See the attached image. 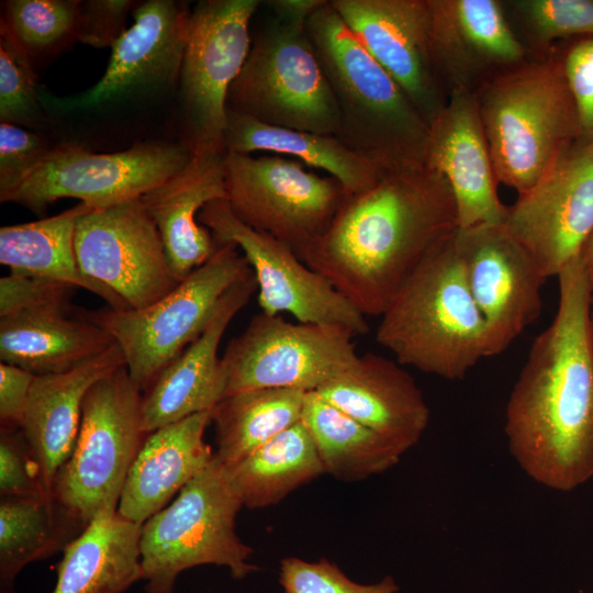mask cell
<instances>
[{
  "label": "cell",
  "mask_w": 593,
  "mask_h": 593,
  "mask_svg": "<svg viewBox=\"0 0 593 593\" xmlns=\"http://www.w3.org/2000/svg\"><path fill=\"white\" fill-rule=\"evenodd\" d=\"M557 278V313L534 339L513 385L504 434L529 479L570 492L593 478V283L582 256Z\"/></svg>",
  "instance_id": "obj_1"
},
{
  "label": "cell",
  "mask_w": 593,
  "mask_h": 593,
  "mask_svg": "<svg viewBox=\"0 0 593 593\" xmlns=\"http://www.w3.org/2000/svg\"><path fill=\"white\" fill-rule=\"evenodd\" d=\"M459 228L451 189L422 165L383 170L346 194L326 233L301 256L365 316H381L421 261Z\"/></svg>",
  "instance_id": "obj_2"
},
{
  "label": "cell",
  "mask_w": 593,
  "mask_h": 593,
  "mask_svg": "<svg viewBox=\"0 0 593 593\" xmlns=\"http://www.w3.org/2000/svg\"><path fill=\"white\" fill-rule=\"evenodd\" d=\"M306 29L339 110L336 137L382 169L425 165L428 123L329 0Z\"/></svg>",
  "instance_id": "obj_3"
},
{
  "label": "cell",
  "mask_w": 593,
  "mask_h": 593,
  "mask_svg": "<svg viewBox=\"0 0 593 593\" xmlns=\"http://www.w3.org/2000/svg\"><path fill=\"white\" fill-rule=\"evenodd\" d=\"M455 234L409 276L376 331L377 343L400 365L451 381L462 380L486 358L485 322L469 289Z\"/></svg>",
  "instance_id": "obj_4"
},
{
  "label": "cell",
  "mask_w": 593,
  "mask_h": 593,
  "mask_svg": "<svg viewBox=\"0 0 593 593\" xmlns=\"http://www.w3.org/2000/svg\"><path fill=\"white\" fill-rule=\"evenodd\" d=\"M473 93L496 179L518 194L581 137L561 58L552 53L488 79Z\"/></svg>",
  "instance_id": "obj_5"
},
{
  "label": "cell",
  "mask_w": 593,
  "mask_h": 593,
  "mask_svg": "<svg viewBox=\"0 0 593 593\" xmlns=\"http://www.w3.org/2000/svg\"><path fill=\"white\" fill-rule=\"evenodd\" d=\"M243 507L226 467L215 457L167 506L142 526L141 553L147 593H174L187 569L226 567L233 579L256 572L254 550L238 537L236 516Z\"/></svg>",
  "instance_id": "obj_6"
},
{
  "label": "cell",
  "mask_w": 593,
  "mask_h": 593,
  "mask_svg": "<svg viewBox=\"0 0 593 593\" xmlns=\"http://www.w3.org/2000/svg\"><path fill=\"white\" fill-rule=\"evenodd\" d=\"M306 22L272 12L251 40L226 109L269 125L337 135L339 110Z\"/></svg>",
  "instance_id": "obj_7"
},
{
  "label": "cell",
  "mask_w": 593,
  "mask_h": 593,
  "mask_svg": "<svg viewBox=\"0 0 593 593\" xmlns=\"http://www.w3.org/2000/svg\"><path fill=\"white\" fill-rule=\"evenodd\" d=\"M253 272L240 249L219 244L213 256L156 302L141 309L81 310L121 348L125 367L144 392L204 329L223 294Z\"/></svg>",
  "instance_id": "obj_8"
},
{
  "label": "cell",
  "mask_w": 593,
  "mask_h": 593,
  "mask_svg": "<svg viewBox=\"0 0 593 593\" xmlns=\"http://www.w3.org/2000/svg\"><path fill=\"white\" fill-rule=\"evenodd\" d=\"M142 392L124 366L87 392L77 439L58 470L53 495L86 524L116 511L130 468L147 434L142 428Z\"/></svg>",
  "instance_id": "obj_9"
},
{
  "label": "cell",
  "mask_w": 593,
  "mask_h": 593,
  "mask_svg": "<svg viewBox=\"0 0 593 593\" xmlns=\"http://www.w3.org/2000/svg\"><path fill=\"white\" fill-rule=\"evenodd\" d=\"M224 182L234 214L291 247L300 259L326 233L347 194L335 178L279 155L226 153Z\"/></svg>",
  "instance_id": "obj_10"
},
{
  "label": "cell",
  "mask_w": 593,
  "mask_h": 593,
  "mask_svg": "<svg viewBox=\"0 0 593 593\" xmlns=\"http://www.w3.org/2000/svg\"><path fill=\"white\" fill-rule=\"evenodd\" d=\"M259 0H203L190 11L179 77L183 143L192 155L225 154L226 101L250 49Z\"/></svg>",
  "instance_id": "obj_11"
},
{
  "label": "cell",
  "mask_w": 593,
  "mask_h": 593,
  "mask_svg": "<svg viewBox=\"0 0 593 593\" xmlns=\"http://www.w3.org/2000/svg\"><path fill=\"white\" fill-rule=\"evenodd\" d=\"M191 156L183 142H143L108 154L93 153L75 143L58 144L0 201L18 203L36 213L61 198H75L94 210L103 209L141 198L180 171Z\"/></svg>",
  "instance_id": "obj_12"
},
{
  "label": "cell",
  "mask_w": 593,
  "mask_h": 593,
  "mask_svg": "<svg viewBox=\"0 0 593 593\" xmlns=\"http://www.w3.org/2000/svg\"><path fill=\"white\" fill-rule=\"evenodd\" d=\"M355 336L339 325L258 313L221 357L225 396L256 389L315 391L355 362Z\"/></svg>",
  "instance_id": "obj_13"
},
{
  "label": "cell",
  "mask_w": 593,
  "mask_h": 593,
  "mask_svg": "<svg viewBox=\"0 0 593 593\" xmlns=\"http://www.w3.org/2000/svg\"><path fill=\"white\" fill-rule=\"evenodd\" d=\"M547 280L582 256L593 235V137L574 141L503 222Z\"/></svg>",
  "instance_id": "obj_14"
},
{
  "label": "cell",
  "mask_w": 593,
  "mask_h": 593,
  "mask_svg": "<svg viewBox=\"0 0 593 593\" xmlns=\"http://www.w3.org/2000/svg\"><path fill=\"white\" fill-rule=\"evenodd\" d=\"M199 222L217 244L236 245L247 259L259 289L261 312H287L298 322L339 325L356 336L370 327L356 310L323 276L302 261L294 250L275 237L242 222L226 199L208 203Z\"/></svg>",
  "instance_id": "obj_15"
},
{
  "label": "cell",
  "mask_w": 593,
  "mask_h": 593,
  "mask_svg": "<svg viewBox=\"0 0 593 593\" xmlns=\"http://www.w3.org/2000/svg\"><path fill=\"white\" fill-rule=\"evenodd\" d=\"M75 250L81 271L110 289L128 309L150 305L179 283L141 198L81 214Z\"/></svg>",
  "instance_id": "obj_16"
},
{
  "label": "cell",
  "mask_w": 593,
  "mask_h": 593,
  "mask_svg": "<svg viewBox=\"0 0 593 593\" xmlns=\"http://www.w3.org/2000/svg\"><path fill=\"white\" fill-rule=\"evenodd\" d=\"M469 289L486 326V357L503 353L541 312L546 281L503 223L455 234Z\"/></svg>",
  "instance_id": "obj_17"
},
{
  "label": "cell",
  "mask_w": 593,
  "mask_h": 593,
  "mask_svg": "<svg viewBox=\"0 0 593 593\" xmlns=\"http://www.w3.org/2000/svg\"><path fill=\"white\" fill-rule=\"evenodd\" d=\"M429 123L447 102L430 47L428 0H329Z\"/></svg>",
  "instance_id": "obj_18"
},
{
  "label": "cell",
  "mask_w": 593,
  "mask_h": 593,
  "mask_svg": "<svg viewBox=\"0 0 593 593\" xmlns=\"http://www.w3.org/2000/svg\"><path fill=\"white\" fill-rule=\"evenodd\" d=\"M428 10L433 59L447 96L473 92L529 58L502 1L428 0Z\"/></svg>",
  "instance_id": "obj_19"
},
{
  "label": "cell",
  "mask_w": 593,
  "mask_h": 593,
  "mask_svg": "<svg viewBox=\"0 0 593 593\" xmlns=\"http://www.w3.org/2000/svg\"><path fill=\"white\" fill-rule=\"evenodd\" d=\"M132 13L134 22L111 47L102 78L81 94L60 101L64 108H96L178 83L190 16L187 4L148 0Z\"/></svg>",
  "instance_id": "obj_20"
},
{
  "label": "cell",
  "mask_w": 593,
  "mask_h": 593,
  "mask_svg": "<svg viewBox=\"0 0 593 593\" xmlns=\"http://www.w3.org/2000/svg\"><path fill=\"white\" fill-rule=\"evenodd\" d=\"M425 164L447 180L460 230L504 222L507 206L497 179L474 93L457 91L429 123Z\"/></svg>",
  "instance_id": "obj_21"
},
{
  "label": "cell",
  "mask_w": 593,
  "mask_h": 593,
  "mask_svg": "<svg viewBox=\"0 0 593 593\" xmlns=\"http://www.w3.org/2000/svg\"><path fill=\"white\" fill-rule=\"evenodd\" d=\"M257 288L254 272L233 284L200 335L144 391L141 411L145 434L211 411L225 396L219 346L231 321Z\"/></svg>",
  "instance_id": "obj_22"
},
{
  "label": "cell",
  "mask_w": 593,
  "mask_h": 593,
  "mask_svg": "<svg viewBox=\"0 0 593 593\" xmlns=\"http://www.w3.org/2000/svg\"><path fill=\"white\" fill-rule=\"evenodd\" d=\"M315 392L404 454L425 433L430 410L414 378L396 360L367 353Z\"/></svg>",
  "instance_id": "obj_23"
},
{
  "label": "cell",
  "mask_w": 593,
  "mask_h": 593,
  "mask_svg": "<svg viewBox=\"0 0 593 593\" xmlns=\"http://www.w3.org/2000/svg\"><path fill=\"white\" fill-rule=\"evenodd\" d=\"M225 154L192 155L180 171L141 197L179 282L219 248L212 233L199 222V214L208 203L226 199Z\"/></svg>",
  "instance_id": "obj_24"
},
{
  "label": "cell",
  "mask_w": 593,
  "mask_h": 593,
  "mask_svg": "<svg viewBox=\"0 0 593 593\" xmlns=\"http://www.w3.org/2000/svg\"><path fill=\"white\" fill-rule=\"evenodd\" d=\"M125 365L114 344L102 355L60 373L35 376L21 432L37 462L45 490L72 452L85 396L100 379Z\"/></svg>",
  "instance_id": "obj_25"
},
{
  "label": "cell",
  "mask_w": 593,
  "mask_h": 593,
  "mask_svg": "<svg viewBox=\"0 0 593 593\" xmlns=\"http://www.w3.org/2000/svg\"><path fill=\"white\" fill-rule=\"evenodd\" d=\"M212 410L147 434L127 473L118 505L123 517L144 524L214 458L204 441Z\"/></svg>",
  "instance_id": "obj_26"
},
{
  "label": "cell",
  "mask_w": 593,
  "mask_h": 593,
  "mask_svg": "<svg viewBox=\"0 0 593 593\" xmlns=\"http://www.w3.org/2000/svg\"><path fill=\"white\" fill-rule=\"evenodd\" d=\"M115 342L74 309H47L0 317L1 362L35 376L60 373L87 362Z\"/></svg>",
  "instance_id": "obj_27"
},
{
  "label": "cell",
  "mask_w": 593,
  "mask_h": 593,
  "mask_svg": "<svg viewBox=\"0 0 593 593\" xmlns=\"http://www.w3.org/2000/svg\"><path fill=\"white\" fill-rule=\"evenodd\" d=\"M142 526L99 512L63 550L53 593H123L143 579Z\"/></svg>",
  "instance_id": "obj_28"
},
{
  "label": "cell",
  "mask_w": 593,
  "mask_h": 593,
  "mask_svg": "<svg viewBox=\"0 0 593 593\" xmlns=\"http://www.w3.org/2000/svg\"><path fill=\"white\" fill-rule=\"evenodd\" d=\"M224 146L226 153L262 152L295 157L304 165L328 172L347 194L370 189L385 170L349 149L335 135L269 125L230 109H226Z\"/></svg>",
  "instance_id": "obj_29"
},
{
  "label": "cell",
  "mask_w": 593,
  "mask_h": 593,
  "mask_svg": "<svg viewBox=\"0 0 593 593\" xmlns=\"http://www.w3.org/2000/svg\"><path fill=\"white\" fill-rule=\"evenodd\" d=\"M91 210L94 209L80 202L51 217L2 226L0 262L9 267L10 272L81 288L104 300L113 310H127L122 299L79 268L75 250L76 224L81 214Z\"/></svg>",
  "instance_id": "obj_30"
},
{
  "label": "cell",
  "mask_w": 593,
  "mask_h": 593,
  "mask_svg": "<svg viewBox=\"0 0 593 593\" xmlns=\"http://www.w3.org/2000/svg\"><path fill=\"white\" fill-rule=\"evenodd\" d=\"M301 421L314 440L325 473L338 480L359 481L383 473L404 455L315 391L305 393Z\"/></svg>",
  "instance_id": "obj_31"
},
{
  "label": "cell",
  "mask_w": 593,
  "mask_h": 593,
  "mask_svg": "<svg viewBox=\"0 0 593 593\" xmlns=\"http://www.w3.org/2000/svg\"><path fill=\"white\" fill-rule=\"evenodd\" d=\"M244 507L264 508L325 474L314 440L302 421L226 467Z\"/></svg>",
  "instance_id": "obj_32"
},
{
  "label": "cell",
  "mask_w": 593,
  "mask_h": 593,
  "mask_svg": "<svg viewBox=\"0 0 593 593\" xmlns=\"http://www.w3.org/2000/svg\"><path fill=\"white\" fill-rule=\"evenodd\" d=\"M87 525L53 494L1 497V588L11 585L29 563L64 550Z\"/></svg>",
  "instance_id": "obj_33"
},
{
  "label": "cell",
  "mask_w": 593,
  "mask_h": 593,
  "mask_svg": "<svg viewBox=\"0 0 593 593\" xmlns=\"http://www.w3.org/2000/svg\"><path fill=\"white\" fill-rule=\"evenodd\" d=\"M305 393L256 389L223 398L212 409L215 457L230 467L301 421Z\"/></svg>",
  "instance_id": "obj_34"
},
{
  "label": "cell",
  "mask_w": 593,
  "mask_h": 593,
  "mask_svg": "<svg viewBox=\"0 0 593 593\" xmlns=\"http://www.w3.org/2000/svg\"><path fill=\"white\" fill-rule=\"evenodd\" d=\"M79 14L77 0H9L1 27L32 58L76 41Z\"/></svg>",
  "instance_id": "obj_35"
},
{
  "label": "cell",
  "mask_w": 593,
  "mask_h": 593,
  "mask_svg": "<svg viewBox=\"0 0 593 593\" xmlns=\"http://www.w3.org/2000/svg\"><path fill=\"white\" fill-rule=\"evenodd\" d=\"M518 21L529 52L541 56L557 40L593 37V0H514L505 2Z\"/></svg>",
  "instance_id": "obj_36"
},
{
  "label": "cell",
  "mask_w": 593,
  "mask_h": 593,
  "mask_svg": "<svg viewBox=\"0 0 593 593\" xmlns=\"http://www.w3.org/2000/svg\"><path fill=\"white\" fill-rule=\"evenodd\" d=\"M31 58L0 27V119L15 125H34L41 119L40 97Z\"/></svg>",
  "instance_id": "obj_37"
},
{
  "label": "cell",
  "mask_w": 593,
  "mask_h": 593,
  "mask_svg": "<svg viewBox=\"0 0 593 593\" xmlns=\"http://www.w3.org/2000/svg\"><path fill=\"white\" fill-rule=\"evenodd\" d=\"M279 583L284 593H396L400 589L391 575L371 584L354 582L336 563L325 558L317 561L298 557L282 559Z\"/></svg>",
  "instance_id": "obj_38"
},
{
  "label": "cell",
  "mask_w": 593,
  "mask_h": 593,
  "mask_svg": "<svg viewBox=\"0 0 593 593\" xmlns=\"http://www.w3.org/2000/svg\"><path fill=\"white\" fill-rule=\"evenodd\" d=\"M74 290L57 281L10 272L0 279V317L25 311L74 309Z\"/></svg>",
  "instance_id": "obj_39"
},
{
  "label": "cell",
  "mask_w": 593,
  "mask_h": 593,
  "mask_svg": "<svg viewBox=\"0 0 593 593\" xmlns=\"http://www.w3.org/2000/svg\"><path fill=\"white\" fill-rule=\"evenodd\" d=\"M53 148L42 136L0 123V197L18 187Z\"/></svg>",
  "instance_id": "obj_40"
},
{
  "label": "cell",
  "mask_w": 593,
  "mask_h": 593,
  "mask_svg": "<svg viewBox=\"0 0 593 593\" xmlns=\"http://www.w3.org/2000/svg\"><path fill=\"white\" fill-rule=\"evenodd\" d=\"M0 493L1 497L52 494L42 483L37 462L21 429H1Z\"/></svg>",
  "instance_id": "obj_41"
},
{
  "label": "cell",
  "mask_w": 593,
  "mask_h": 593,
  "mask_svg": "<svg viewBox=\"0 0 593 593\" xmlns=\"http://www.w3.org/2000/svg\"><path fill=\"white\" fill-rule=\"evenodd\" d=\"M133 7L134 1L130 0L80 1L76 41L96 48L112 47L125 32Z\"/></svg>",
  "instance_id": "obj_42"
},
{
  "label": "cell",
  "mask_w": 593,
  "mask_h": 593,
  "mask_svg": "<svg viewBox=\"0 0 593 593\" xmlns=\"http://www.w3.org/2000/svg\"><path fill=\"white\" fill-rule=\"evenodd\" d=\"M572 93L581 137H593V37L574 42L561 56Z\"/></svg>",
  "instance_id": "obj_43"
},
{
  "label": "cell",
  "mask_w": 593,
  "mask_h": 593,
  "mask_svg": "<svg viewBox=\"0 0 593 593\" xmlns=\"http://www.w3.org/2000/svg\"><path fill=\"white\" fill-rule=\"evenodd\" d=\"M35 374L20 367L0 363L1 429H20Z\"/></svg>",
  "instance_id": "obj_44"
},
{
  "label": "cell",
  "mask_w": 593,
  "mask_h": 593,
  "mask_svg": "<svg viewBox=\"0 0 593 593\" xmlns=\"http://www.w3.org/2000/svg\"><path fill=\"white\" fill-rule=\"evenodd\" d=\"M326 0H271L268 7L272 12L281 16L307 21L311 14L317 10Z\"/></svg>",
  "instance_id": "obj_45"
},
{
  "label": "cell",
  "mask_w": 593,
  "mask_h": 593,
  "mask_svg": "<svg viewBox=\"0 0 593 593\" xmlns=\"http://www.w3.org/2000/svg\"><path fill=\"white\" fill-rule=\"evenodd\" d=\"M582 260L593 283V235L583 249Z\"/></svg>",
  "instance_id": "obj_46"
},
{
  "label": "cell",
  "mask_w": 593,
  "mask_h": 593,
  "mask_svg": "<svg viewBox=\"0 0 593 593\" xmlns=\"http://www.w3.org/2000/svg\"><path fill=\"white\" fill-rule=\"evenodd\" d=\"M589 322H590V329H591V335H592V340H593V295L591 298V303H590Z\"/></svg>",
  "instance_id": "obj_47"
}]
</instances>
